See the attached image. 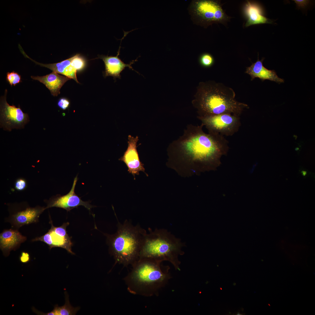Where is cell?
<instances>
[{"instance_id":"obj_27","label":"cell","mask_w":315,"mask_h":315,"mask_svg":"<svg viewBox=\"0 0 315 315\" xmlns=\"http://www.w3.org/2000/svg\"><path fill=\"white\" fill-rule=\"evenodd\" d=\"M299 149V148H295V150H298Z\"/></svg>"},{"instance_id":"obj_8","label":"cell","mask_w":315,"mask_h":315,"mask_svg":"<svg viewBox=\"0 0 315 315\" xmlns=\"http://www.w3.org/2000/svg\"><path fill=\"white\" fill-rule=\"evenodd\" d=\"M50 222L51 225L50 229L43 235L33 239V241H40L47 244L51 249L55 247H61L66 249L67 252L74 255L72 250L73 245L71 238L67 233L66 227L69 224V222L64 223L61 226L56 227L53 225L50 219Z\"/></svg>"},{"instance_id":"obj_10","label":"cell","mask_w":315,"mask_h":315,"mask_svg":"<svg viewBox=\"0 0 315 315\" xmlns=\"http://www.w3.org/2000/svg\"><path fill=\"white\" fill-rule=\"evenodd\" d=\"M127 148L123 155L119 159L123 162L128 168V172L132 174L135 179L136 175H139L140 172H142L146 175L144 164L141 161L137 150V142L139 137H134L129 135L128 136Z\"/></svg>"},{"instance_id":"obj_28","label":"cell","mask_w":315,"mask_h":315,"mask_svg":"<svg viewBox=\"0 0 315 315\" xmlns=\"http://www.w3.org/2000/svg\"><path fill=\"white\" fill-rule=\"evenodd\" d=\"M220 288V289H221V290H222V289L221 288Z\"/></svg>"},{"instance_id":"obj_1","label":"cell","mask_w":315,"mask_h":315,"mask_svg":"<svg viewBox=\"0 0 315 315\" xmlns=\"http://www.w3.org/2000/svg\"><path fill=\"white\" fill-rule=\"evenodd\" d=\"M203 126L188 125L183 135L170 143L168 150L181 153L194 162L219 164L228 150L229 142L221 134L205 133Z\"/></svg>"},{"instance_id":"obj_6","label":"cell","mask_w":315,"mask_h":315,"mask_svg":"<svg viewBox=\"0 0 315 315\" xmlns=\"http://www.w3.org/2000/svg\"><path fill=\"white\" fill-rule=\"evenodd\" d=\"M209 132L231 136L237 132L241 125L240 116L231 114L197 117Z\"/></svg>"},{"instance_id":"obj_13","label":"cell","mask_w":315,"mask_h":315,"mask_svg":"<svg viewBox=\"0 0 315 315\" xmlns=\"http://www.w3.org/2000/svg\"><path fill=\"white\" fill-rule=\"evenodd\" d=\"M264 59L262 58L260 60L258 55L257 61L252 63L250 66L246 67L245 73L251 76V80L257 78L262 81L268 80L279 84L284 83V79L279 78L274 70H269L263 66L262 62Z\"/></svg>"},{"instance_id":"obj_14","label":"cell","mask_w":315,"mask_h":315,"mask_svg":"<svg viewBox=\"0 0 315 315\" xmlns=\"http://www.w3.org/2000/svg\"><path fill=\"white\" fill-rule=\"evenodd\" d=\"M26 237L16 230L10 229L3 231L0 235V247L6 255L24 242Z\"/></svg>"},{"instance_id":"obj_16","label":"cell","mask_w":315,"mask_h":315,"mask_svg":"<svg viewBox=\"0 0 315 315\" xmlns=\"http://www.w3.org/2000/svg\"><path fill=\"white\" fill-rule=\"evenodd\" d=\"M33 79L43 84L50 91L51 94L57 96L60 93V90L64 84L71 79L52 72L43 76H31Z\"/></svg>"},{"instance_id":"obj_3","label":"cell","mask_w":315,"mask_h":315,"mask_svg":"<svg viewBox=\"0 0 315 315\" xmlns=\"http://www.w3.org/2000/svg\"><path fill=\"white\" fill-rule=\"evenodd\" d=\"M162 262L139 258L123 279L127 291L132 294L145 297L158 295L172 278L170 267L162 265Z\"/></svg>"},{"instance_id":"obj_20","label":"cell","mask_w":315,"mask_h":315,"mask_svg":"<svg viewBox=\"0 0 315 315\" xmlns=\"http://www.w3.org/2000/svg\"><path fill=\"white\" fill-rule=\"evenodd\" d=\"M6 79L11 86H15L21 82V76L14 71L7 72Z\"/></svg>"},{"instance_id":"obj_7","label":"cell","mask_w":315,"mask_h":315,"mask_svg":"<svg viewBox=\"0 0 315 315\" xmlns=\"http://www.w3.org/2000/svg\"><path fill=\"white\" fill-rule=\"evenodd\" d=\"M7 92L6 90L0 100V127L8 131L13 129H23L29 121L28 115L23 112L20 106L17 107L7 103Z\"/></svg>"},{"instance_id":"obj_19","label":"cell","mask_w":315,"mask_h":315,"mask_svg":"<svg viewBox=\"0 0 315 315\" xmlns=\"http://www.w3.org/2000/svg\"><path fill=\"white\" fill-rule=\"evenodd\" d=\"M85 60L79 54L74 55V57L71 63V65L77 71L83 69L85 67Z\"/></svg>"},{"instance_id":"obj_9","label":"cell","mask_w":315,"mask_h":315,"mask_svg":"<svg viewBox=\"0 0 315 315\" xmlns=\"http://www.w3.org/2000/svg\"><path fill=\"white\" fill-rule=\"evenodd\" d=\"M77 176L78 175L74 178L72 188L68 193L62 196L57 195L46 201V209L57 207L64 209L69 211L80 206H83L90 211L91 209L94 207L90 204L89 202L83 201L81 197L75 193V187L78 180Z\"/></svg>"},{"instance_id":"obj_17","label":"cell","mask_w":315,"mask_h":315,"mask_svg":"<svg viewBox=\"0 0 315 315\" xmlns=\"http://www.w3.org/2000/svg\"><path fill=\"white\" fill-rule=\"evenodd\" d=\"M244 12L247 19L245 24L246 27L253 25L272 22L271 20L262 15V10L258 5L250 1H246Z\"/></svg>"},{"instance_id":"obj_5","label":"cell","mask_w":315,"mask_h":315,"mask_svg":"<svg viewBox=\"0 0 315 315\" xmlns=\"http://www.w3.org/2000/svg\"><path fill=\"white\" fill-rule=\"evenodd\" d=\"M144 238L139 258L151 259L162 262L167 261L176 270L180 271L181 262L179 256L184 252L182 248L185 244L165 229H155L153 231L149 228Z\"/></svg>"},{"instance_id":"obj_23","label":"cell","mask_w":315,"mask_h":315,"mask_svg":"<svg viewBox=\"0 0 315 315\" xmlns=\"http://www.w3.org/2000/svg\"><path fill=\"white\" fill-rule=\"evenodd\" d=\"M70 104L69 101L66 98H62L58 101L57 105L61 109L65 110L69 106Z\"/></svg>"},{"instance_id":"obj_4","label":"cell","mask_w":315,"mask_h":315,"mask_svg":"<svg viewBox=\"0 0 315 315\" xmlns=\"http://www.w3.org/2000/svg\"><path fill=\"white\" fill-rule=\"evenodd\" d=\"M118 229L113 235L105 234L110 253L116 264L124 267L132 265L139 259L144 237L147 233L139 225L134 226L125 220L123 223L118 221Z\"/></svg>"},{"instance_id":"obj_12","label":"cell","mask_w":315,"mask_h":315,"mask_svg":"<svg viewBox=\"0 0 315 315\" xmlns=\"http://www.w3.org/2000/svg\"><path fill=\"white\" fill-rule=\"evenodd\" d=\"M116 56H108L103 55H98V58L102 59L105 65V70L104 74L105 77L111 76L116 80L120 78L121 73L126 67L135 71L132 68V65L137 61V59L133 60L129 64H125L118 57L120 54V45Z\"/></svg>"},{"instance_id":"obj_18","label":"cell","mask_w":315,"mask_h":315,"mask_svg":"<svg viewBox=\"0 0 315 315\" xmlns=\"http://www.w3.org/2000/svg\"><path fill=\"white\" fill-rule=\"evenodd\" d=\"M65 303L63 306L59 307L56 304L54 306L53 310L48 313H44L37 311L36 309L34 312L38 314L46 315H76L77 312L80 309V307H74L70 303L69 296L67 292L64 293Z\"/></svg>"},{"instance_id":"obj_25","label":"cell","mask_w":315,"mask_h":315,"mask_svg":"<svg viewBox=\"0 0 315 315\" xmlns=\"http://www.w3.org/2000/svg\"><path fill=\"white\" fill-rule=\"evenodd\" d=\"M297 5L300 7H303L306 6L309 3V1L307 0H294Z\"/></svg>"},{"instance_id":"obj_22","label":"cell","mask_w":315,"mask_h":315,"mask_svg":"<svg viewBox=\"0 0 315 315\" xmlns=\"http://www.w3.org/2000/svg\"><path fill=\"white\" fill-rule=\"evenodd\" d=\"M27 183L26 181L23 178H20L17 179L15 184V187L16 190L18 191H22L27 187Z\"/></svg>"},{"instance_id":"obj_21","label":"cell","mask_w":315,"mask_h":315,"mask_svg":"<svg viewBox=\"0 0 315 315\" xmlns=\"http://www.w3.org/2000/svg\"><path fill=\"white\" fill-rule=\"evenodd\" d=\"M200 62L203 66L209 67L211 66L214 62L213 57L208 54H205L201 57Z\"/></svg>"},{"instance_id":"obj_11","label":"cell","mask_w":315,"mask_h":315,"mask_svg":"<svg viewBox=\"0 0 315 315\" xmlns=\"http://www.w3.org/2000/svg\"><path fill=\"white\" fill-rule=\"evenodd\" d=\"M196 11L201 18L206 21L223 23L229 19L220 3L218 1L202 0L196 4Z\"/></svg>"},{"instance_id":"obj_26","label":"cell","mask_w":315,"mask_h":315,"mask_svg":"<svg viewBox=\"0 0 315 315\" xmlns=\"http://www.w3.org/2000/svg\"><path fill=\"white\" fill-rule=\"evenodd\" d=\"M301 173L303 176H305L307 175V172L306 171L302 170Z\"/></svg>"},{"instance_id":"obj_15","label":"cell","mask_w":315,"mask_h":315,"mask_svg":"<svg viewBox=\"0 0 315 315\" xmlns=\"http://www.w3.org/2000/svg\"><path fill=\"white\" fill-rule=\"evenodd\" d=\"M44 207L38 206L27 208L13 215L11 221L13 224L17 228L37 222L41 214L46 209Z\"/></svg>"},{"instance_id":"obj_2","label":"cell","mask_w":315,"mask_h":315,"mask_svg":"<svg viewBox=\"0 0 315 315\" xmlns=\"http://www.w3.org/2000/svg\"><path fill=\"white\" fill-rule=\"evenodd\" d=\"M231 88L209 80L200 82L192 103L199 116L223 113L240 116L248 105L237 101Z\"/></svg>"},{"instance_id":"obj_24","label":"cell","mask_w":315,"mask_h":315,"mask_svg":"<svg viewBox=\"0 0 315 315\" xmlns=\"http://www.w3.org/2000/svg\"><path fill=\"white\" fill-rule=\"evenodd\" d=\"M20 260L22 263H26L27 262L30 260L29 254L27 252H22L20 257Z\"/></svg>"}]
</instances>
